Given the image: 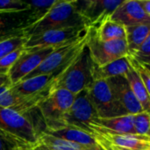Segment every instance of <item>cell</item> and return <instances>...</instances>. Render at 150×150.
Masks as SVG:
<instances>
[{
  "label": "cell",
  "mask_w": 150,
  "mask_h": 150,
  "mask_svg": "<svg viewBox=\"0 0 150 150\" xmlns=\"http://www.w3.org/2000/svg\"><path fill=\"white\" fill-rule=\"evenodd\" d=\"M29 10L26 1L21 0H0V12L19 11Z\"/></svg>",
  "instance_id": "cell-29"
},
{
  "label": "cell",
  "mask_w": 150,
  "mask_h": 150,
  "mask_svg": "<svg viewBox=\"0 0 150 150\" xmlns=\"http://www.w3.org/2000/svg\"><path fill=\"white\" fill-rule=\"evenodd\" d=\"M32 24L30 10L0 12V38L23 33Z\"/></svg>",
  "instance_id": "cell-14"
},
{
  "label": "cell",
  "mask_w": 150,
  "mask_h": 150,
  "mask_svg": "<svg viewBox=\"0 0 150 150\" xmlns=\"http://www.w3.org/2000/svg\"><path fill=\"white\" fill-rule=\"evenodd\" d=\"M123 2L124 0H82L76 1V5L89 27L96 28L109 19Z\"/></svg>",
  "instance_id": "cell-11"
},
{
  "label": "cell",
  "mask_w": 150,
  "mask_h": 150,
  "mask_svg": "<svg viewBox=\"0 0 150 150\" xmlns=\"http://www.w3.org/2000/svg\"><path fill=\"white\" fill-rule=\"evenodd\" d=\"M58 47L25 48L8 73L11 85L18 83L35 70L40 63Z\"/></svg>",
  "instance_id": "cell-9"
},
{
  "label": "cell",
  "mask_w": 150,
  "mask_h": 150,
  "mask_svg": "<svg viewBox=\"0 0 150 150\" xmlns=\"http://www.w3.org/2000/svg\"><path fill=\"white\" fill-rule=\"evenodd\" d=\"M106 81L112 90L115 100L129 115H134L144 112L125 76H118L109 78Z\"/></svg>",
  "instance_id": "cell-12"
},
{
  "label": "cell",
  "mask_w": 150,
  "mask_h": 150,
  "mask_svg": "<svg viewBox=\"0 0 150 150\" xmlns=\"http://www.w3.org/2000/svg\"><path fill=\"white\" fill-rule=\"evenodd\" d=\"M88 95L99 119L129 115L115 100L106 80H96L87 89Z\"/></svg>",
  "instance_id": "cell-6"
},
{
  "label": "cell",
  "mask_w": 150,
  "mask_h": 150,
  "mask_svg": "<svg viewBox=\"0 0 150 150\" xmlns=\"http://www.w3.org/2000/svg\"><path fill=\"white\" fill-rule=\"evenodd\" d=\"M38 144L45 147L48 150H103L98 146H84L74 143L45 132H40Z\"/></svg>",
  "instance_id": "cell-18"
},
{
  "label": "cell",
  "mask_w": 150,
  "mask_h": 150,
  "mask_svg": "<svg viewBox=\"0 0 150 150\" xmlns=\"http://www.w3.org/2000/svg\"><path fill=\"white\" fill-rule=\"evenodd\" d=\"M25 150H31V147H25Z\"/></svg>",
  "instance_id": "cell-38"
},
{
  "label": "cell",
  "mask_w": 150,
  "mask_h": 150,
  "mask_svg": "<svg viewBox=\"0 0 150 150\" xmlns=\"http://www.w3.org/2000/svg\"><path fill=\"white\" fill-rule=\"evenodd\" d=\"M15 146L11 145L8 142H6L1 135H0V150H10Z\"/></svg>",
  "instance_id": "cell-32"
},
{
  "label": "cell",
  "mask_w": 150,
  "mask_h": 150,
  "mask_svg": "<svg viewBox=\"0 0 150 150\" xmlns=\"http://www.w3.org/2000/svg\"><path fill=\"white\" fill-rule=\"evenodd\" d=\"M58 0H33L26 1L31 13L32 24L43 18ZM31 24V25H32Z\"/></svg>",
  "instance_id": "cell-24"
},
{
  "label": "cell",
  "mask_w": 150,
  "mask_h": 150,
  "mask_svg": "<svg viewBox=\"0 0 150 150\" xmlns=\"http://www.w3.org/2000/svg\"><path fill=\"white\" fill-rule=\"evenodd\" d=\"M90 30L89 26L54 29L42 32L36 35L30 36L25 44V48L60 47L69 41L85 35Z\"/></svg>",
  "instance_id": "cell-10"
},
{
  "label": "cell",
  "mask_w": 150,
  "mask_h": 150,
  "mask_svg": "<svg viewBox=\"0 0 150 150\" xmlns=\"http://www.w3.org/2000/svg\"><path fill=\"white\" fill-rule=\"evenodd\" d=\"M93 137H94V139L96 140V142H97V143L98 144V146H99L100 148H102V149L103 150H120L118 147L113 146V145H112V144L106 142L105 141H104L103 139H101V138H99V137H97V136H93Z\"/></svg>",
  "instance_id": "cell-30"
},
{
  "label": "cell",
  "mask_w": 150,
  "mask_h": 150,
  "mask_svg": "<svg viewBox=\"0 0 150 150\" xmlns=\"http://www.w3.org/2000/svg\"><path fill=\"white\" fill-rule=\"evenodd\" d=\"M89 36L90 30L85 35L56 47L35 70L24 79L40 75L60 73L66 70L82 54L87 45Z\"/></svg>",
  "instance_id": "cell-3"
},
{
  "label": "cell",
  "mask_w": 150,
  "mask_h": 150,
  "mask_svg": "<svg viewBox=\"0 0 150 150\" xmlns=\"http://www.w3.org/2000/svg\"><path fill=\"white\" fill-rule=\"evenodd\" d=\"M127 59H128V62H129L130 65L139 74L141 79L142 80V82L144 83V86H145L149 95L150 96V71L149 69H147L142 63L137 62L134 57H132L130 54L127 55Z\"/></svg>",
  "instance_id": "cell-28"
},
{
  "label": "cell",
  "mask_w": 150,
  "mask_h": 150,
  "mask_svg": "<svg viewBox=\"0 0 150 150\" xmlns=\"http://www.w3.org/2000/svg\"><path fill=\"white\" fill-rule=\"evenodd\" d=\"M127 43L129 54L134 53L150 34V23H142L132 26H127Z\"/></svg>",
  "instance_id": "cell-22"
},
{
  "label": "cell",
  "mask_w": 150,
  "mask_h": 150,
  "mask_svg": "<svg viewBox=\"0 0 150 150\" xmlns=\"http://www.w3.org/2000/svg\"><path fill=\"white\" fill-rule=\"evenodd\" d=\"M91 125L104 128L115 134L136 135L134 127L133 115L120 116L110 119L97 118L94 121L91 123Z\"/></svg>",
  "instance_id": "cell-16"
},
{
  "label": "cell",
  "mask_w": 150,
  "mask_h": 150,
  "mask_svg": "<svg viewBox=\"0 0 150 150\" xmlns=\"http://www.w3.org/2000/svg\"><path fill=\"white\" fill-rule=\"evenodd\" d=\"M140 5L150 18V0H138Z\"/></svg>",
  "instance_id": "cell-31"
},
{
  "label": "cell",
  "mask_w": 150,
  "mask_h": 150,
  "mask_svg": "<svg viewBox=\"0 0 150 150\" xmlns=\"http://www.w3.org/2000/svg\"><path fill=\"white\" fill-rule=\"evenodd\" d=\"M98 117L87 90L76 96V99L63 120V127H71L91 133V123Z\"/></svg>",
  "instance_id": "cell-8"
},
{
  "label": "cell",
  "mask_w": 150,
  "mask_h": 150,
  "mask_svg": "<svg viewBox=\"0 0 150 150\" xmlns=\"http://www.w3.org/2000/svg\"><path fill=\"white\" fill-rule=\"evenodd\" d=\"M131 69L127 56L103 66L93 65V80H107L118 76H125Z\"/></svg>",
  "instance_id": "cell-17"
},
{
  "label": "cell",
  "mask_w": 150,
  "mask_h": 150,
  "mask_svg": "<svg viewBox=\"0 0 150 150\" xmlns=\"http://www.w3.org/2000/svg\"><path fill=\"white\" fill-rule=\"evenodd\" d=\"M87 47L93 63L99 67L129 55L127 40L101 41L91 33V30Z\"/></svg>",
  "instance_id": "cell-7"
},
{
  "label": "cell",
  "mask_w": 150,
  "mask_h": 150,
  "mask_svg": "<svg viewBox=\"0 0 150 150\" xmlns=\"http://www.w3.org/2000/svg\"><path fill=\"white\" fill-rule=\"evenodd\" d=\"M43 132L47 133L55 137H58V138H61V139H63V140H66L74 143L84 145V146H98V145L91 134L84 131L76 129V128L64 127V128H61V129L52 131V132H46V131H43Z\"/></svg>",
  "instance_id": "cell-20"
},
{
  "label": "cell",
  "mask_w": 150,
  "mask_h": 150,
  "mask_svg": "<svg viewBox=\"0 0 150 150\" xmlns=\"http://www.w3.org/2000/svg\"><path fill=\"white\" fill-rule=\"evenodd\" d=\"M142 65H143V64H142ZM143 66H144L147 69H149V70L150 71V64H148V65H143Z\"/></svg>",
  "instance_id": "cell-36"
},
{
  "label": "cell",
  "mask_w": 150,
  "mask_h": 150,
  "mask_svg": "<svg viewBox=\"0 0 150 150\" xmlns=\"http://www.w3.org/2000/svg\"><path fill=\"white\" fill-rule=\"evenodd\" d=\"M40 134L28 116L0 106V135L6 142L13 146H36Z\"/></svg>",
  "instance_id": "cell-2"
},
{
  "label": "cell",
  "mask_w": 150,
  "mask_h": 150,
  "mask_svg": "<svg viewBox=\"0 0 150 150\" xmlns=\"http://www.w3.org/2000/svg\"><path fill=\"white\" fill-rule=\"evenodd\" d=\"M82 26L89 25L77 9L76 0H58L43 18L26 26L23 33L30 37L48 30Z\"/></svg>",
  "instance_id": "cell-1"
},
{
  "label": "cell",
  "mask_w": 150,
  "mask_h": 150,
  "mask_svg": "<svg viewBox=\"0 0 150 150\" xmlns=\"http://www.w3.org/2000/svg\"><path fill=\"white\" fill-rule=\"evenodd\" d=\"M75 94L65 90L57 89L47 97L38 106L46 132H52L63 127V120L70 110L75 99Z\"/></svg>",
  "instance_id": "cell-5"
},
{
  "label": "cell",
  "mask_w": 150,
  "mask_h": 150,
  "mask_svg": "<svg viewBox=\"0 0 150 150\" xmlns=\"http://www.w3.org/2000/svg\"><path fill=\"white\" fill-rule=\"evenodd\" d=\"M93 62L87 45L79 57L60 74L54 83V90L65 89L75 95L91 87L93 80Z\"/></svg>",
  "instance_id": "cell-4"
},
{
  "label": "cell",
  "mask_w": 150,
  "mask_h": 150,
  "mask_svg": "<svg viewBox=\"0 0 150 150\" xmlns=\"http://www.w3.org/2000/svg\"><path fill=\"white\" fill-rule=\"evenodd\" d=\"M129 54L143 65L150 64V34L134 53Z\"/></svg>",
  "instance_id": "cell-26"
},
{
  "label": "cell",
  "mask_w": 150,
  "mask_h": 150,
  "mask_svg": "<svg viewBox=\"0 0 150 150\" xmlns=\"http://www.w3.org/2000/svg\"><path fill=\"white\" fill-rule=\"evenodd\" d=\"M90 30L91 33L101 41L127 40L125 26L111 20L110 18L103 22L96 28L90 27Z\"/></svg>",
  "instance_id": "cell-19"
},
{
  "label": "cell",
  "mask_w": 150,
  "mask_h": 150,
  "mask_svg": "<svg viewBox=\"0 0 150 150\" xmlns=\"http://www.w3.org/2000/svg\"><path fill=\"white\" fill-rule=\"evenodd\" d=\"M133 122L137 135H147L150 127L149 112H143L133 115Z\"/></svg>",
  "instance_id": "cell-25"
},
{
  "label": "cell",
  "mask_w": 150,
  "mask_h": 150,
  "mask_svg": "<svg viewBox=\"0 0 150 150\" xmlns=\"http://www.w3.org/2000/svg\"><path fill=\"white\" fill-rule=\"evenodd\" d=\"M125 76L127 79L135 98L141 104L144 112H150V96L137 71L131 66L130 70L125 75Z\"/></svg>",
  "instance_id": "cell-21"
},
{
  "label": "cell",
  "mask_w": 150,
  "mask_h": 150,
  "mask_svg": "<svg viewBox=\"0 0 150 150\" xmlns=\"http://www.w3.org/2000/svg\"><path fill=\"white\" fill-rule=\"evenodd\" d=\"M31 150H48L47 149H46L45 147L40 145V144H37L36 146H33L31 147Z\"/></svg>",
  "instance_id": "cell-34"
},
{
  "label": "cell",
  "mask_w": 150,
  "mask_h": 150,
  "mask_svg": "<svg viewBox=\"0 0 150 150\" xmlns=\"http://www.w3.org/2000/svg\"><path fill=\"white\" fill-rule=\"evenodd\" d=\"M61 73L62 72L36 76L31 78L24 79L14 85H11V87L12 91L18 96L21 97L30 96L38 93L53 85L56 82V79L58 78Z\"/></svg>",
  "instance_id": "cell-15"
},
{
  "label": "cell",
  "mask_w": 150,
  "mask_h": 150,
  "mask_svg": "<svg viewBox=\"0 0 150 150\" xmlns=\"http://www.w3.org/2000/svg\"><path fill=\"white\" fill-rule=\"evenodd\" d=\"M149 114H150V112H149ZM147 136H149V137H150V127H149V133H148Z\"/></svg>",
  "instance_id": "cell-37"
},
{
  "label": "cell",
  "mask_w": 150,
  "mask_h": 150,
  "mask_svg": "<svg viewBox=\"0 0 150 150\" xmlns=\"http://www.w3.org/2000/svg\"><path fill=\"white\" fill-rule=\"evenodd\" d=\"M23 51H24V47H20V48L8 54L4 57H3L0 60V74L8 75L9 71L11 70L12 66L15 64L17 60L19 58V56L21 55Z\"/></svg>",
  "instance_id": "cell-27"
},
{
  "label": "cell",
  "mask_w": 150,
  "mask_h": 150,
  "mask_svg": "<svg viewBox=\"0 0 150 150\" xmlns=\"http://www.w3.org/2000/svg\"><path fill=\"white\" fill-rule=\"evenodd\" d=\"M10 150H25V147H20V146H15L11 148Z\"/></svg>",
  "instance_id": "cell-35"
},
{
  "label": "cell",
  "mask_w": 150,
  "mask_h": 150,
  "mask_svg": "<svg viewBox=\"0 0 150 150\" xmlns=\"http://www.w3.org/2000/svg\"><path fill=\"white\" fill-rule=\"evenodd\" d=\"M29 37L24 34V33L0 38V60L8 54L24 47Z\"/></svg>",
  "instance_id": "cell-23"
},
{
  "label": "cell",
  "mask_w": 150,
  "mask_h": 150,
  "mask_svg": "<svg viewBox=\"0 0 150 150\" xmlns=\"http://www.w3.org/2000/svg\"><path fill=\"white\" fill-rule=\"evenodd\" d=\"M8 83H11L8 75L0 74V87L4 86V85H5V84H8Z\"/></svg>",
  "instance_id": "cell-33"
},
{
  "label": "cell",
  "mask_w": 150,
  "mask_h": 150,
  "mask_svg": "<svg viewBox=\"0 0 150 150\" xmlns=\"http://www.w3.org/2000/svg\"><path fill=\"white\" fill-rule=\"evenodd\" d=\"M110 19L125 27L142 23H150V18L142 8L138 0H124L114 11Z\"/></svg>",
  "instance_id": "cell-13"
}]
</instances>
